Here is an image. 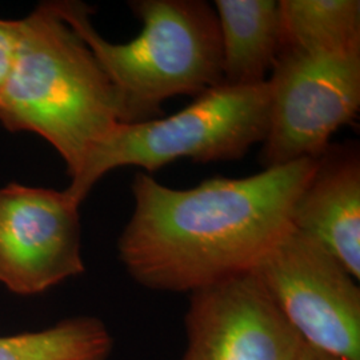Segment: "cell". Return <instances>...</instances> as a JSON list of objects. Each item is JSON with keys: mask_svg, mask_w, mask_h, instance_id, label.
I'll return each mask as SVG.
<instances>
[{"mask_svg": "<svg viewBox=\"0 0 360 360\" xmlns=\"http://www.w3.org/2000/svg\"><path fill=\"white\" fill-rule=\"evenodd\" d=\"M223 84L267 82L282 47L279 6L275 0H217Z\"/></svg>", "mask_w": 360, "mask_h": 360, "instance_id": "30bf717a", "label": "cell"}, {"mask_svg": "<svg viewBox=\"0 0 360 360\" xmlns=\"http://www.w3.org/2000/svg\"><path fill=\"white\" fill-rule=\"evenodd\" d=\"M281 49L335 51L360 47L359 0H281Z\"/></svg>", "mask_w": 360, "mask_h": 360, "instance_id": "8fae6325", "label": "cell"}, {"mask_svg": "<svg viewBox=\"0 0 360 360\" xmlns=\"http://www.w3.org/2000/svg\"><path fill=\"white\" fill-rule=\"evenodd\" d=\"M309 346L360 360V288L323 247L291 229L252 271Z\"/></svg>", "mask_w": 360, "mask_h": 360, "instance_id": "8992f818", "label": "cell"}, {"mask_svg": "<svg viewBox=\"0 0 360 360\" xmlns=\"http://www.w3.org/2000/svg\"><path fill=\"white\" fill-rule=\"evenodd\" d=\"M292 229L323 247L360 279V151L330 144L296 199Z\"/></svg>", "mask_w": 360, "mask_h": 360, "instance_id": "9c48e42d", "label": "cell"}, {"mask_svg": "<svg viewBox=\"0 0 360 360\" xmlns=\"http://www.w3.org/2000/svg\"><path fill=\"white\" fill-rule=\"evenodd\" d=\"M180 360H294L300 338L252 272L191 292Z\"/></svg>", "mask_w": 360, "mask_h": 360, "instance_id": "ba28073f", "label": "cell"}, {"mask_svg": "<svg viewBox=\"0 0 360 360\" xmlns=\"http://www.w3.org/2000/svg\"><path fill=\"white\" fill-rule=\"evenodd\" d=\"M112 339L94 316L68 318L50 328L0 336V360H108Z\"/></svg>", "mask_w": 360, "mask_h": 360, "instance_id": "7c38bea8", "label": "cell"}, {"mask_svg": "<svg viewBox=\"0 0 360 360\" xmlns=\"http://www.w3.org/2000/svg\"><path fill=\"white\" fill-rule=\"evenodd\" d=\"M19 37V20L0 19V91L11 71Z\"/></svg>", "mask_w": 360, "mask_h": 360, "instance_id": "4fadbf2b", "label": "cell"}, {"mask_svg": "<svg viewBox=\"0 0 360 360\" xmlns=\"http://www.w3.org/2000/svg\"><path fill=\"white\" fill-rule=\"evenodd\" d=\"M294 360H347L340 356H336L334 354L326 352L319 348L312 347L306 343H300L299 349L296 352L295 359Z\"/></svg>", "mask_w": 360, "mask_h": 360, "instance_id": "5bb4252c", "label": "cell"}, {"mask_svg": "<svg viewBox=\"0 0 360 360\" xmlns=\"http://www.w3.org/2000/svg\"><path fill=\"white\" fill-rule=\"evenodd\" d=\"M79 206L65 190L1 187L0 284L16 295H38L83 274Z\"/></svg>", "mask_w": 360, "mask_h": 360, "instance_id": "52a82bcc", "label": "cell"}, {"mask_svg": "<svg viewBox=\"0 0 360 360\" xmlns=\"http://www.w3.org/2000/svg\"><path fill=\"white\" fill-rule=\"evenodd\" d=\"M0 124L50 143L70 178L92 147L120 124L117 98L103 68L53 1L19 20L11 71L0 91Z\"/></svg>", "mask_w": 360, "mask_h": 360, "instance_id": "7a4b0ae2", "label": "cell"}, {"mask_svg": "<svg viewBox=\"0 0 360 360\" xmlns=\"http://www.w3.org/2000/svg\"><path fill=\"white\" fill-rule=\"evenodd\" d=\"M315 166L316 159H302L186 190L138 172L119 259L136 283L167 292L191 294L252 272L291 231L296 199Z\"/></svg>", "mask_w": 360, "mask_h": 360, "instance_id": "6da1fadb", "label": "cell"}, {"mask_svg": "<svg viewBox=\"0 0 360 360\" xmlns=\"http://www.w3.org/2000/svg\"><path fill=\"white\" fill-rule=\"evenodd\" d=\"M263 169L318 159L338 129L360 111V47L335 51L281 49L270 77Z\"/></svg>", "mask_w": 360, "mask_h": 360, "instance_id": "5b68a950", "label": "cell"}, {"mask_svg": "<svg viewBox=\"0 0 360 360\" xmlns=\"http://www.w3.org/2000/svg\"><path fill=\"white\" fill-rule=\"evenodd\" d=\"M86 41L115 91L120 124L163 117L169 98L199 96L223 83L217 11L205 0H132L142 30L129 43H111L91 22L90 6L53 1Z\"/></svg>", "mask_w": 360, "mask_h": 360, "instance_id": "3957f363", "label": "cell"}, {"mask_svg": "<svg viewBox=\"0 0 360 360\" xmlns=\"http://www.w3.org/2000/svg\"><path fill=\"white\" fill-rule=\"evenodd\" d=\"M270 117V87L219 84L167 117L117 124L96 143L67 187L82 203L110 171L141 167L151 174L179 159L196 163L243 158L263 143Z\"/></svg>", "mask_w": 360, "mask_h": 360, "instance_id": "277c9868", "label": "cell"}]
</instances>
